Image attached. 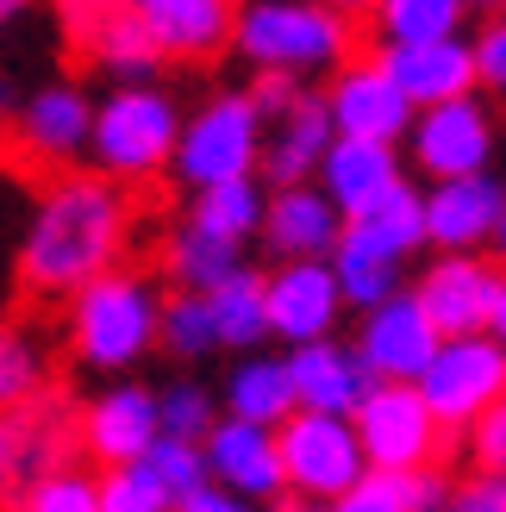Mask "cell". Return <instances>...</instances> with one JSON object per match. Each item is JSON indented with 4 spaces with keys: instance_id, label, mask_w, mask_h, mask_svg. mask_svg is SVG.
<instances>
[{
    "instance_id": "1",
    "label": "cell",
    "mask_w": 506,
    "mask_h": 512,
    "mask_svg": "<svg viewBox=\"0 0 506 512\" xmlns=\"http://www.w3.org/2000/svg\"><path fill=\"white\" fill-rule=\"evenodd\" d=\"M132 244V200L113 175H57L44 188L19 244V281L32 294H75L100 269H113Z\"/></svg>"
},
{
    "instance_id": "2",
    "label": "cell",
    "mask_w": 506,
    "mask_h": 512,
    "mask_svg": "<svg viewBox=\"0 0 506 512\" xmlns=\"http://www.w3.org/2000/svg\"><path fill=\"white\" fill-rule=\"evenodd\" d=\"M157 288H150V275L138 269H100L94 281H82V288L69 294V344L75 356H82L88 369H132L150 356V344H157Z\"/></svg>"
},
{
    "instance_id": "3",
    "label": "cell",
    "mask_w": 506,
    "mask_h": 512,
    "mask_svg": "<svg viewBox=\"0 0 506 512\" xmlns=\"http://www.w3.org/2000/svg\"><path fill=\"white\" fill-rule=\"evenodd\" d=\"M232 44L244 50L257 69H275V75H325L350 57V19L332 13L325 0H250L232 19Z\"/></svg>"
},
{
    "instance_id": "4",
    "label": "cell",
    "mask_w": 506,
    "mask_h": 512,
    "mask_svg": "<svg viewBox=\"0 0 506 512\" xmlns=\"http://www.w3.org/2000/svg\"><path fill=\"white\" fill-rule=\"evenodd\" d=\"M175 132H182V113L175 100L150 82H125L94 107L88 119V157L100 175L113 182H150L157 169H169Z\"/></svg>"
},
{
    "instance_id": "5",
    "label": "cell",
    "mask_w": 506,
    "mask_h": 512,
    "mask_svg": "<svg viewBox=\"0 0 506 512\" xmlns=\"http://www.w3.org/2000/svg\"><path fill=\"white\" fill-rule=\"evenodd\" d=\"M275 450H282V488L300 494V500H338L344 488H357L363 481V444L350 419L338 413H307V406H294V413L275 425Z\"/></svg>"
},
{
    "instance_id": "6",
    "label": "cell",
    "mask_w": 506,
    "mask_h": 512,
    "mask_svg": "<svg viewBox=\"0 0 506 512\" xmlns=\"http://www.w3.org/2000/svg\"><path fill=\"white\" fill-rule=\"evenodd\" d=\"M257 150H263V119L250 107V94H219L194 119H182L169 169L188 188H213L232 175H257Z\"/></svg>"
},
{
    "instance_id": "7",
    "label": "cell",
    "mask_w": 506,
    "mask_h": 512,
    "mask_svg": "<svg viewBox=\"0 0 506 512\" xmlns=\"http://www.w3.org/2000/svg\"><path fill=\"white\" fill-rule=\"evenodd\" d=\"M419 400L432 406V419L444 431H463L482 406H494L506 394V344H494L488 331H457V338H438L432 363L413 375Z\"/></svg>"
},
{
    "instance_id": "8",
    "label": "cell",
    "mask_w": 506,
    "mask_h": 512,
    "mask_svg": "<svg viewBox=\"0 0 506 512\" xmlns=\"http://www.w3.org/2000/svg\"><path fill=\"white\" fill-rule=\"evenodd\" d=\"M350 431H357L369 469H425L438 463V450L450 438L413 381H369V394L350 413Z\"/></svg>"
},
{
    "instance_id": "9",
    "label": "cell",
    "mask_w": 506,
    "mask_h": 512,
    "mask_svg": "<svg viewBox=\"0 0 506 512\" xmlns=\"http://www.w3.org/2000/svg\"><path fill=\"white\" fill-rule=\"evenodd\" d=\"M263 313H269V338H282V344L332 338V325L344 319L332 263L325 256H282V269L263 275Z\"/></svg>"
},
{
    "instance_id": "10",
    "label": "cell",
    "mask_w": 506,
    "mask_h": 512,
    "mask_svg": "<svg viewBox=\"0 0 506 512\" xmlns=\"http://www.w3.org/2000/svg\"><path fill=\"white\" fill-rule=\"evenodd\" d=\"M407 144H413V163L432 175V182H444V175H475L494 157V119L475 94L432 100V107H413Z\"/></svg>"
},
{
    "instance_id": "11",
    "label": "cell",
    "mask_w": 506,
    "mask_h": 512,
    "mask_svg": "<svg viewBox=\"0 0 506 512\" xmlns=\"http://www.w3.org/2000/svg\"><path fill=\"white\" fill-rule=\"evenodd\" d=\"M69 444H75V425L63 413V400H50L44 388L19 406H0V500H19L44 469L69 463Z\"/></svg>"
},
{
    "instance_id": "12",
    "label": "cell",
    "mask_w": 506,
    "mask_h": 512,
    "mask_svg": "<svg viewBox=\"0 0 506 512\" xmlns=\"http://www.w3.org/2000/svg\"><path fill=\"white\" fill-rule=\"evenodd\" d=\"M438 350V325L425 319V306L413 300V288H394L388 300L363 306L357 325V356L375 381H413Z\"/></svg>"
},
{
    "instance_id": "13",
    "label": "cell",
    "mask_w": 506,
    "mask_h": 512,
    "mask_svg": "<svg viewBox=\"0 0 506 512\" xmlns=\"http://www.w3.org/2000/svg\"><path fill=\"white\" fill-rule=\"evenodd\" d=\"M200 463H207V481L232 488L244 500H275L282 494V450H275V425L257 419H238L225 413L200 431Z\"/></svg>"
},
{
    "instance_id": "14",
    "label": "cell",
    "mask_w": 506,
    "mask_h": 512,
    "mask_svg": "<svg viewBox=\"0 0 506 512\" xmlns=\"http://www.w3.org/2000/svg\"><path fill=\"white\" fill-rule=\"evenodd\" d=\"M494 288H500V263H488L482 250H444L438 263L419 275L413 300L425 306V319L438 325V338H457V331H488Z\"/></svg>"
},
{
    "instance_id": "15",
    "label": "cell",
    "mask_w": 506,
    "mask_h": 512,
    "mask_svg": "<svg viewBox=\"0 0 506 512\" xmlns=\"http://www.w3.org/2000/svg\"><path fill=\"white\" fill-rule=\"evenodd\" d=\"M325 113H332V132H350V138H382V144H400L413 125V107L407 94L394 88V75L375 63H338L332 88H325Z\"/></svg>"
},
{
    "instance_id": "16",
    "label": "cell",
    "mask_w": 506,
    "mask_h": 512,
    "mask_svg": "<svg viewBox=\"0 0 506 512\" xmlns=\"http://www.w3.org/2000/svg\"><path fill=\"white\" fill-rule=\"evenodd\" d=\"M13 138H19V157L25 163H44V169H63L88 150V119H94V100L69 82H50L32 100L13 107Z\"/></svg>"
},
{
    "instance_id": "17",
    "label": "cell",
    "mask_w": 506,
    "mask_h": 512,
    "mask_svg": "<svg viewBox=\"0 0 506 512\" xmlns=\"http://www.w3.org/2000/svg\"><path fill=\"white\" fill-rule=\"evenodd\" d=\"M157 438V394L138 388V381H119L100 400H88V413L75 419V444H82L100 469L138 463Z\"/></svg>"
},
{
    "instance_id": "18",
    "label": "cell",
    "mask_w": 506,
    "mask_h": 512,
    "mask_svg": "<svg viewBox=\"0 0 506 512\" xmlns=\"http://www.w3.org/2000/svg\"><path fill=\"white\" fill-rule=\"evenodd\" d=\"M288 388H294V406H307V413H338L350 419L357 413V400L369 394V369L357 344H338V338H313V344H288Z\"/></svg>"
},
{
    "instance_id": "19",
    "label": "cell",
    "mask_w": 506,
    "mask_h": 512,
    "mask_svg": "<svg viewBox=\"0 0 506 512\" xmlns=\"http://www.w3.org/2000/svg\"><path fill=\"white\" fill-rule=\"evenodd\" d=\"M332 144V113H325V94H300L288 100L282 113L263 119V150H257V169L269 175V188H288V182H313L319 169V150Z\"/></svg>"
},
{
    "instance_id": "20",
    "label": "cell",
    "mask_w": 506,
    "mask_h": 512,
    "mask_svg": "<svg viewBox=\"0 0 506 512\" xmlns=\"http://www.w3.org/2000/svg\"><path fill=\"white\" fill-rule=\"evenodd\" d=\"M419 207H425V244H438V250H482L494 213L506 207V188L494 182L488 169L444 175V182H432V194H419Z\"/></svg>"
},
{
    "instance_id": "21",
    "label": "cell",
    "mask_w": 506,
    "mask_h": 512,
    "mask_svg": "<svg viewBox=\"0 0 506 512\" xmlns=\"http://www.w3.org/2000/svg\"><path fill=\"white\" fill-rule=\"evenodd\" d=\"M382 69L394 75V88L407 94V107H432V100H457L475 94V63H469V38L444 32V38H413V44H388Z\"/></svg>"
},
{
    "instance_id": "22",
    "label": "cell",
    "mask_w": 506,
    "mask_h": 512,
    "mask_svg": "<svg viewBox=\"0 0 506 512\" xmlns=\"http://www.w3.org/2000/svg\"><path fill=\"white\" fill-rule=\"evenodd\" d=\"M313 182H319L325 200H332V207L350 219V213H363L375 194H388V188L400 182V157H394V144H382V138L332 132V144L319 150Z\"/></svg>"
},
{
    "instance_id": "23",
    "label": "cell",
    "mask_w": 506,
    "mask_h": 512,
    "mask_svg": "<svg viewBox=\"0 0 506 512\" xmlns=\"http://www.w3.org/2000/svg\"><path fill=\"white\" fill-rule=\"evenodd\" d=\"M338 225H344V213L325 200L319 182H288V188H275L263 200V225H257V232L269 238L275 256H325L338 244Z\"/></svg>"
},
{
    "instance_id": "24",
    "label": "cell",
    "mask_w": 506,
    "mask_h": 512,
    "mask_svg": "<svg viewBox=\"0 0 506 512\" xmlns=\"http://www.w3.org/2000/svg\"><path fill=\"white\" fill-rule=\"evenodd\" d=\"M232 19H238V0H157L144 7V25L157 38L163 57H182V63H207L232 44Z\"/></svg>"
},
{
    "instance_id": "25",
    "label": "cell",
    "mask_w": 506,
    "mask_h": 512,
    "mask_svg": "<svg viewBox=\"0 0 506 512\" xmlns=\"http://www.w3.org/2000/svg\"><path fill=\"white\" fill-rule=\"evenodd\" d=\"M344 238H357V244H369V250L394 256V263H407V256L425 244V207H419V188H407V175H400L388 194H375L363 213H350V219H344Z\"/></svg>"
},
{
    "instance_id": "26",
    "label": "cell",
    "mask_w": 506,
    "mask_h": 512,
    "mask_svg": "<svg viewBox=\"0 0 506 512\" xmlns=\"http://www.w3.org/2000/svg\"><path fill=\"white\" fill-rule=\"evenodd\" d=\"M200 300H207L213 338H219L225 350H257V344L269 338V313H263V269H250V263L225 269V275H219Z\"/></svg>"
},
{
    "instance_id": "27",
    "label": "cell",
    "mask_w": 506,
    "mask_h": 512,
    "mask_svg": "<svg viewBox=\"0 0 506 512\" xmlns=\"http://www.w3.org/2000/svg\"><path fill=\"white\" fill-rule=\"evenodd\" d=\"M75 50H82L88 63H100L107 75H119V82H144V75L163 63V50H157V38H150L144 13H132V7H113Z\"/></svg>"
},
{
    "instance_id": "28",
    "label": "cell",
    "mask_w": 506,
    "mask_h": 512,
    "mask_svg": "<svg viewBox=\"0 0 506 512\" xmlns=\"http://www.w3.org/2000/svg\"><path fill=\"white\" fill-rule=\"evenodd\" d=\"M263 182L257 175H232V182H213V188H194V207H188V219L200 225V232H213V238H225V244H250L257 238V225H263Z\"/></svg>"
},
{
    "instance_id": "29",
    "label": "cell",
    "mask_w": 506,
    "mask_h": 512,
    "mask_svg": "<svg viewBox=\"0 0 506 512\" xmlns=\"http://www.w3.org/2000/svg\"><path fill=\"white\" fill-rule=\"evenodd\" d=\"M225 413L257 419V425H282L294 413V388H288V363H282V356L250 350L244 363L225 375Z\"/></svg>"
},
{
    "instance_id": "30",
    "label": "cell",
    "mask_w": 506,
    "mask_h": 512,
    "mask_svg": "<svg viewBox=\"0 0 506 512\" xmlns=\"http://www.w3.org/2000/svg\"><path fill=\"white\" fill-rule=\"evenodd\" d=\"M325 263H332V275H338L344 306H357V313L375 306V300H388L394 288H407V263H394V256L369 250L357 238H344V225H338V244L325 250Z\"/></svg>"
},
{
    "instance_id": "31",
    "label": "cell",
    "mask_w": 506,
    "mask_h": 512,
    "mask_svg": "<svg viewBox=\"0 0 506 512\" xmlns=\"http://www.w3.org/2000/svg\"><path fill=\"white\" fill-rule=\"evenodd\" d=\"M238 263H244L238 244L200 232L194 219H182V225L169 232V244H163V269H169V281H175V288H194V294H207L213 281H219L225 269H238Z\"/></svg>"
},
{
    "instance_id": "32",
    "label": "cell",
    "mask_w": 506,
    "mask_h": 512,
    "mask_svg": "<svg viewBox=\"0 0 506 512\" xmlns=\"http://www.w3.org/2000/svg\"><path fill=\"white\" fill-rule=\"evenodd\" d=\"M375 25L388 44H413V38H444L463 25V0H369Z\"/></svg>"
},
{
    "instance_id": "33",
    "label": "cell",
    "mask_w": 506,
    "mask_h": 512,
    "mask_svg": "<svg viewBox=\"0 0 506 512\" xmlns=\"http://www.w3.org/2000/svg\"><path fill=\"white\" fill-rule=\"evenodd\" d=\"M157 344H163L169 356H182V363H194V356L219 350V338H213V319H207V300H200L194 288L169 294V300L157 306Z\"/></svg>"
},
{
    "instance_id": "34",
    "label": "cell",
    "mask_w": 506,
    "mask_h": 512,
    "mask_svg": "<svg viewBox=\"0 0 506 512\" xmlns=\"http://www.w3.org/2000/svg\"><path fill=\"white\" fill-rule=\"evenodd\" d=\"M19 512H100V475L57 463L19 494Z\"/></svg>"
},
{
    "instance_id": "35",
    "label": "cell",
    "mask_w": 506,
    "mask_h": 512,
    "mask_svg": "<svg viewBox=\"0 0 506 512\" xmlns=\"http://www.w3.org/2000/svg\"><path fill=\"white\" fill-rule=\"evenodd\" d=\"M213 419H219V400L200 381L175 375L169 388H157V431H169V438H200Z\"/></svg>"
},
{
    "instance_id": "36",
    "label": "cell",
    "mask_w": 506,
    "mask_h": 512,
    "mask_svg": "<svg viewBox=\"0 0 506 512\" xmlns=\"http://www.w3.org/2000/svg\"><path fill=\"white\" fill-rule=\"evenodd\" d=\"M138 463L169 488V500H182L188 488H200V481H207V463H200V438H169V431H157Z\"/></svg>"
},
{
    "instance_id": "37",
    "label": "cell",
    "mask_w": 506,
    "mask_h": 512,
    "mask_svg": "<svg viewBox=\"0 0 506 512\" xmlns=\"http://www.w3.org/2000/svg\"><path fill=\"white\" fill-rule=\"evenodd\" d=\"M100 512H175V500L144 463H119L100 475Z\"/></svg>"
},
{
    "instance_id": "38",
    "label": "cell",
    "mask_w": 506,
    "mask_h": 512,
    "mask_svg": "<svg viewBox=\"0 0 506 512\" xmlns=\"http://www.w3.org/2000/svg\"><path fill=\"white\" fill-rule=\"evenodd\" d=\"M44 388V350L25 331L0 325V406H19Z\"/></svg>"
},
{
    "instance_id": "39",
    "label": "cell",
    "mask_w": 506,
    "mask_h": 512,
    "mask_svg": "<svg viewBox=\"0 0 506 512\" xmlns=\"http://www.w3.org/2000/svg\"><path fill=\"white\" fill-rule=\"evenodd\" d=\"M319 512H407V469H363L357 488H344Z\"/></svg>"
},
{
    "instance_id": "40",
    "label": "cell",
    "mask_w": 506,
    "mask_h": 512,
    "mask_svg": "<svg viewBox=\"0 0 506 512\" xmlns=\"http://www.w3.org/2000/svg\"><path fill=\"white\" fill-rule=\"evenodd\" d=\"M463 438H469V456H475V469H494L506 475V394L494 406H482L469 425H463Z\"/></svg>"
},
{
    "instance_id": "41",
    "label": "cell",
    "mask_w": 506,
    "mask_h": 512,
    "mask_svg": "<svg viewBox=\"0 0 506 512\" xmlns=\"http://www.w3.org/2000/svg\"><path fill=\"white\" fill-rule=\"evenodd\" d=\"M438 512H506V475L475 469L469 481H450V494Z\"/></svg>"
},
{
    "instance_id": "42",
    "label": "cell",
    "mask_w": 506,
    "mask_h": 512,
    "mask_svg": "<svg viewBox=\"0 0 506 512\" xmlns=\"http://www.w3.org/2000/svg\"><path fill=\"white\" fill-rule=\"evenodd\" d=\"M469 63H475V88L506 94V13L482 25V38L469 44Z\"/></svg>"
},
{
    "instance_id": "43",
    "label": "cell",
    "mask_w": 506,
    "mask_h": 512,
    "mask_svg": "<svg viewBox=\"0 0 506 512\" xmlns=\"http://www.w3.org/2000/svg\"><path fill=\"white\" fill-rule=\"evenodd\" d=\"M175 512H263V500H244L232 488H219V481H200V488L175 500Z\"/></svg>"
},
{
    "instance_id": "44",
    "label": "cell",
    "mask_w": 506,
    "mask_h": 512,
    "mask_svg": "<svg viewBox=\"0 0 506 512\" xmlns=\"http://www.w3.org/2000/svg\"><path fill=\"white\" fill-rule=\"evenodd\" d=\"M444 494H450V481H444L432 463H425V469H407V512H438Z\"/></svg>"
},
{
    "instance_id": "45",
    "label": "cell",
    "mask_w": 506,
    "mask_h": 512,
    "mask_svg": "<svg viewBox=\"0 0 506 512\" xmlns=\"http://www.w3.org/2000/svg\"><path fill=\"white\" fill-rule=\"evenodd\" d=\"M113 7H119V0H57V13H63V25H69V38H75V44H82Z\"/></svg>"
},
{
    "instance_id": "46",
    "label": "cell",
    "mask_w": 506,
    "mask_h": 512,
    "mask_svg": "<svg viewBox=\"0 0 506 512\" xmlns=\"http://www.w3.org/2000/svg\"><path fill=\"white\" fill-rule=\"evenodd\" d=\"M488 338H494V344H506V275H500L494 306H488Z\"/></svg>"
},
{
    "instance_id": "47",
    "label": "cell",
    "mask_w": 506,
    "mask_h": 512,
    "mask_svg": "<svg viewBox=\"0 0 506 512\" xmlns=\"http://www.w3.org/2000/svg\"><path fill=\"white\" fill-rule=\"evenodd\" d=\"M263 512H319V506H313V500H300V494H288V488H282V494H275V500H269Z\"/></svg>"
},
{
    "instance_id": "48",
    "label": "cell",
    "mask_w": 506,
    "mask_h": 512,
    "mask_svg": "<svg viewBox=\"0 0 506 512\" xmlns=\"http://www.w3.org/2000/svg\"><path fill=\"white\" fill-rule=\"evenodd\" d=\"M488 250L506 263V207H500V213H494V225H488Z\"/></svg>"
},
{
    "instance_id": "49",
    "label": "cell",
    "mask_w": 506,
    "mask_h": 512,
    "mask_svg": "<svg viewBox=\"0 0 506 512\" xmlns=\"http://www.w3.org/2000/svg\"><path fill=\"white\" fill-rule=\"evenodd\" d=\"M25 7H32V0H0V32H7V25H13Z\"/></svg>"
},
{
    "instance_id": "50",
    "label": "cell",
    "mask_w": 506,
    "mask_h": 512,
    "mask_svg": "<svg viewBox=\"0 0 506 512\" xmlns=\"http://www.w3.org/2000/svg\"><path fill=\"white\" fill-rule=\"evenodd\" d=\"M19 107V88H13V75H0V113H13Z\"/></svg>"
},
{
    "instance_id": "51",
    "label": "cell",
    "mask_w": 506,
    "mask_h": 512,
    "mask_svg": "<svg viewBox=\"0 0 506 512\" xmlns=\"http://www.w3.org/2000/svg\"><path fill=\"white\" fill-rule=\"evenodd\" d=\"M332 13H344V19H357V13H369V0H325Z\"/></svg>"
},
{
    "instance_id": "52",
    "label": "cell",
    "mask_w": 506,
    "mask_h": 512,
    "mask_svg": "<svg viewBox=\"0 0 506 512\" xmlns=\"http://www.w3.org/2000/svg\"><path fill=\"white\" fill-rule=\"evenodd\" d=\"M119 7H132V13H144V7H157V0H119Z\"/></svg>"
},
{
    "instance_id": "53",
    "label": "cell",
    "mask_w": 506,
    "mask_h": 512,
    "mask_svg": "<svg viewBox=\"0 0 506 512\" xmlns=\"http://www.w3.org/2000/svg\"><path fill=\"white\" fill-rule=\"evenodd\" d=\"M463 7H506V0H463Z\"/></svg>"
}]
</instances>
